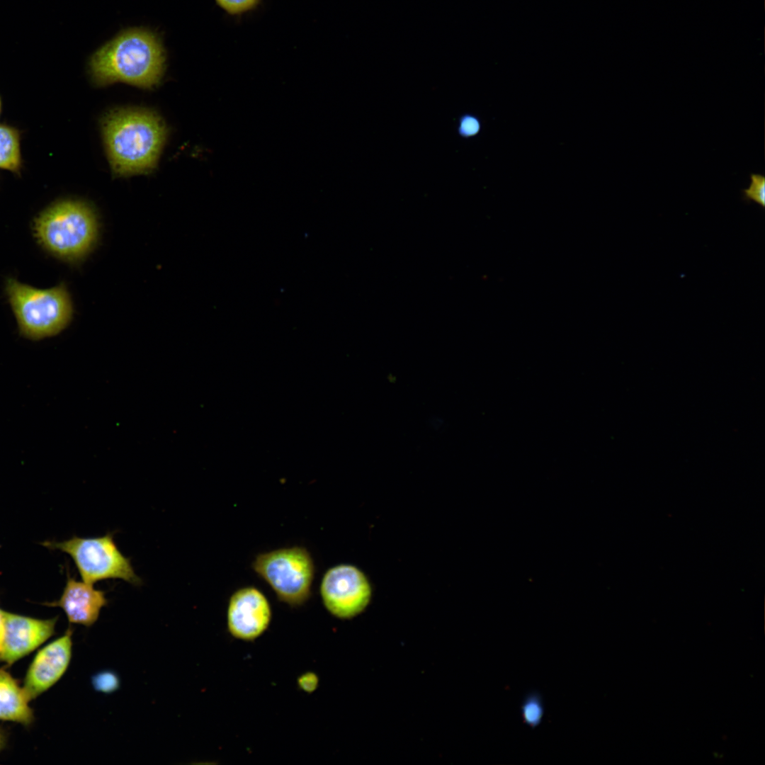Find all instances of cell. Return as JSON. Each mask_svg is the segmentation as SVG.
<instances>
[{
    "mask_svg": "<svg viewBox=\"0 0 765 765\" xmlns=\"http://www.w3.org/2000/svg\"><path fill=\"white\" fill-rule=\"evenodd\" d=\"M166 52L157 33L145 28L121 31L91 57L89 68L98 85L121 81L152 89L165 69Z\"/></svg>",
    "mask_w": 765,
    "mask_h": 765,
    "instance_id": "cell-1",
    "label": "cell"
},
{
    "mask_svg": "<svg viewBox=\"0 0 765 765\" xmlns=\"http://www.w3.org/2000/svg\"><path fill=\"white\" fill-rule=\"evenodd\" d=\"M102 129L115 175L144 174L155 167L166 133L157 114L140 109L113 110L103 118Z\"/></svg>",
    "mask_w": 765,
    "mask_h": 765,
    "instance_id": "cell-2",
    "label": "cell"
},
{
    "mask_svg": "<svg viewBox=\"0 0 765 765\" xmlns=\"http://www.w3.org/2000/svg\"><path fill=\"white\" fill-rule=\"evenodd\" d=\"M38 244L48 254L69 264H78L96 243L98 225L94 211L84 202L56 201L33 222Z\"/></svg>",
    "mask_w": 765,
    "mask_h": 765,
    "instance_id": "cell-3",
    "label": "cell"
},
{
    "mask_svg": "<svg viewBox=\"0 0 765 765\" xmlns=\"http://www.w3.org/2000/svg\"><path fill=\"white\" fill-rule=\"evenodd\" d=\"M5 293L19 334L24 338L38 341L55 336L72 319V302L64 283L40 289L8 277L5 280Z\"/></svg>",
    "mask_w": 765,
    "mask_h": 765,
    "instance_id": "cell-4",
    "label": "cell"
},
{
    "mask_svg": "<svg viewBox=\"0 0 765 765\" xmlns=\"http://www.w3.org/2000/svg\"><path fill=\"white\" fill-rule=\"evenodd\" d=\"M251 567L280 601L295 607L310 599L315 567L306 548L293 546L260 553Z\"/></svg>",
    "mask_w": 765,
    "mask_h": 765,
    "instance_id": "cell-5",
    "label": "cell"
},
{
    "mask_svg": "<svg viewBox=\"0 0 765 765\" xmlns=\"http://www.w3.org/2000/svg\"><path fill=\"white\" fill-rule=\"evenodd\" d=\"M42 544L68 554L86 583L94 585L109 579H122L134 585L142 583L130 559L116 545L113 533L95 538L73 536L61 542L45 541Z\"/></svg>",
    "mask_w": 765,
    "mask_h": 765,
    "instance_id": "cell-6",
    "label": "cell"
},
{
    "mask_svg": "<svg viewBox=\"0 0 765 765\" xmlns=\"http://www.w3.org/2000/svg\"><path fill=\"white\" fill-rule=\"evenodd\" d=\"M320 595L327 610L340 619L352 618L368 606L371 585L358 567L341 564L329 568L320 584Z\"/></svg>",
    "mask_w": 765,
    "mask_h": 765,
    "instance_id": "cell-7",
    "label": "cell"
},
{
    "mask_svg": "<svg viewBox=\"0 0 765 765\" xmlns=\"http://www.w3.org/2000/svg\"><path fill=\"white\" fill-rule=\"evenodd\" d=\"M272 611L265 595L254 586L235 591L229 599L227 625L230 634L236 639L253 641L268 629Z\"/></svg>",
    "mask_w": 765,
    "mask_h": 765,
    "instance_id": "cell-8",
    "label": "cell"
},
{
    "mask_svg": "<svg viewBox=\"0 0 765 765\" xmlns=\"http://www.w3.org/2000/svg\"><path fill=\"white\" fill-rule=\"evenodd\" d=\"M72 630L40 649L29 665L23 688L32 701L54 686L66 672L72 651Z\"/></svg>",
    "mask_w": 765,
    "mask_h": 765,
    "instance_id": "cell-9",
    "label": "cell"
},
{
    "mask_svg": "<svg viewBox=\"0 0 765 765\" xmlns=\"http://www.w3.org/2000/svg\"><path fill=\"white\" fill-rule=\"evenodd\" d=\"M57 617L38 619L5 612V636L0 662L11 666L26 657L55 633Z\"/></svg>",
    "mask_w": 765,
    "mask_h": 765,
    "instance_id": "cell-10",
    "label": "cell"
},
{
    "mask_svg": "<svg viewBox=\"0 0 765 765\" xmlns=\"http://www.w3.org/2000/svg\"><path fill=\"white\" fill-rule=\"evenodd\" d=\"M107 604L104 591L95 589L93 584L77 581L68 574L60 598L46 604L61 608L69 623L91 627Z\"/></svg>",
    "mask_w": 765,
    "mask_h": 765,
    "instance_id": "cell-11",
    "label": "cell"
},
{
    "mask_svg": "<svg viewBox=\"0 0 765 765\" xmlns=\"http://www.w3.org/2000/svg\"><path fill=\"white\" fill-rule=\"evenodd\" d=\"M24 688L4 669H0V720L30 725L34 714Z\"/></svg>",
    "mask_w": 765,
    "mask_h": 765,
    "instance_id": "cell-12",
    "label": "cell"
},
{
    "mask_svg": "<svg viewBox=\"0 0 765 765\" xmlns=\"http://www.w3.org/2000/svg\"><path fill=\"white\" fill-rule=\"evenodd\" d=\"M21 164L19 132L11 126L0 124V168L17 173Z\"/></svg>",
    "mask_w": 765,
    "mask_h": 765,
    "instance_id": "cell-13",
    "label": "cell"
},
{
    "mask_svg": "<svg viewBox=\"0 0 765 765\" xmlns=\"http://www.w3.org/2000/svg\"><path fill=\"white\" fill-rule=\"evenodd\" d=\"M520 711L523 722L534 729L539 726L545 714V706L540 693L531 691L523 698Z\"/></svg>",
    "mask_w": 765,
    "mask_h": 765,
    "instance_id": "cell-14",
    "label": "cell"
},
{
    "mask_svg": "<svg viewBox=\"0 0 765 765\" xmlns=\"http://www.w3.org/2000/svg\"><path fill=\"white\" fill-rule=\"evenodd\" d=\"M482 128L480 118L472 113H464L457 121L456 131L459 137L470 139L478 135Z\"/></svg>",
    "mask_w": 765,
    "mask_h": 765,
    "instance_id": "cell-15",
    "label": "cell"
},
{
    "mask_svg": "<svg viewBox=\"0 0 765 765\" xmlns=\"http://www.w3.org/2000/svg\"><path fill=\"white\" fill-rule=\"evenodd\" d=\"M751 183L748 188L743 189V199L754 201L765 207V177L759 174H750Z\"/></svg>",
    "mask_w": 765,
    "mask_h": 765,
    "instance_id": "cell-16",
    "label": "cell"
},
{
    "mask_svg": "<svg viewBox=\"0 0 765 765\" xmlns=\"http://www.w3.org/2000/svg\"><path fill=\"white\" fill-rule=\"evenodd\" d=\"M217 5L230 16H241L255 9L261 0H215Z\"/></svg>",
    "mask_w": 765,
    "mask_h": 765,
    "instance_id": "cell-17",
    "label": "cell"
},
{
    "mask_svg": "<svg viewBox=\"0 0 765 765\" xmlns=\"http://www.w3.org/2000/svg\"><path fill=\"white\" fill-rule=\"evenodd\" d=\"M95 688L105 693H109L118 688V676L112 672H105L96 675L93 679Z\"/></svg>",
    "mask_w": 765,
    "mask_h": 765,
    "instance_id": "cell-18",
    "label": "cell"
},
{
    "mask_svg": "<svg viewBox=\"0 0 765 765\" xmlns=\"http://www.w3.org/2000/svg\"><path fill=\"white\" fill-rule=\"evenodd\" d=\"M319 684V678L317 675L314 672H307L298 679V685L301 690L306 693H312L314 691Z\"/></svg>",
    "mask_w": 765,
    "mask_h": 765,
    "instance_id": "cell-19",
    "label": "cell"
},
{
    "mask_svg": "<svg viewBox=\"0 0 765 765\" xmlns=\"http://www.w3.org/2000/svg\"><path fill=\"white\" fill-rule=\"evenodd\" d=\"M5 612L6 611H3V610H1L0 608V651H1V648H2V645H3V643H4V636H5V629H6Z\"/></svg>",
    "mask_w": 765,
    "mask_h": 765,
    "instance_id": "cell-20",
    "label": "cell"
},
{
    "mask_svg": "<svg viewBox=\"0 0 765 765\" xmlns=\"http://www.w3.org/2000/svg\"><path fill=\"white\" fill-rule=\"evenodd\" d=\"M6 735L5 731L0 727V752L5 747Z\"/></svg>",
    "mask_w": 765,
    "mask_h": 765,
    "instance_id": "cell-21",
    "label": "cell"
},
{
    "mask_svg": "<svg viewBox=\"0 0 765 765\" xmlns=\"http://www.w3.org/2000/svg\"><path fill=\"white\" fill-rule=\"evenodd\" d=\"M0 109H1V101H0Z\"/></svg>",
    "mask_w": 765,
    "mask_h": 765,
    "instance_id": "cell-22",
    "label": "cell"
}]
</instances>
